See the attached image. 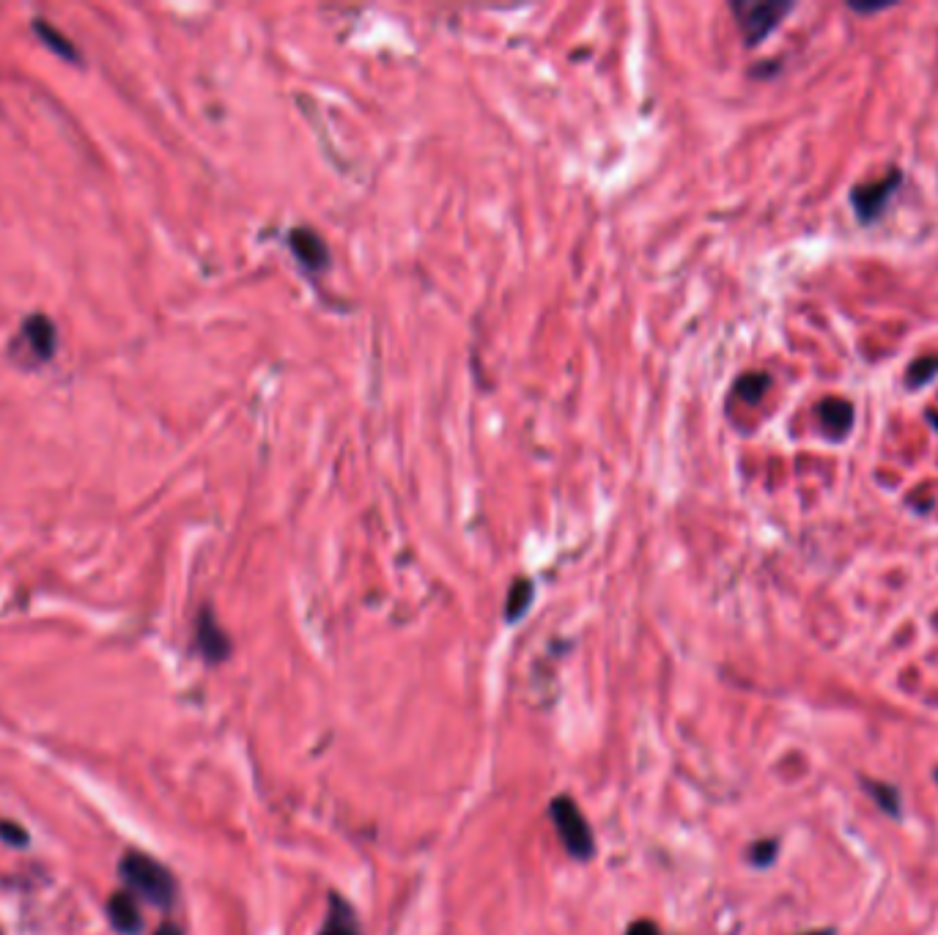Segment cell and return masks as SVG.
I'll return each instance as SVG.
<instances>
[{
    "label": "cell",
    "mask_w": 938,
    "mask_h": 935,
    "mask_svg": "<svg viewBox=\"0 0 938 935\" xmlns=\"http://www.w3.org/2000/svg\"><path fill=\"white\" fill-rule=\"evenodd\" d=\"M319 935H363L354 908L338 894H330V911H327V919H324Z\"/></svg>",
    "instance_id": "cell-10"
},
{
    "label": "cell",
    "mask_w": 938,
    "mask_h": 935,
    "mask_svg": "<svg viewBox=\"0 0 938 935\" xmlns=\"http://www.w3.org/2000/svg\"><path fill=\"white\" fill-rule=\"evenodd\" d=\"M0 840L9 842L14 848H25L28 845V831L22 829L20 823H14V820H0Z\"/></svg>",
    "instance_id": "cell-17"
},
{
    "label": "cell",
    "mask_w": 938,
    "mask_h": 935,
    "mask_svg": "<svg viewBox=\"0 0 938 935\" xmlns=\"http://www.w3.org/2000/svg\"><path fill=\"white\" fill-rule=\"evenodd\" d=\"M549 815H552V823H555V831L560 842H563V848L579 861H587L593 853H596V845H593V831H590V823L582 815V809L576 807L574 801L568 796H557L552 798V804H549Z\"/></svg>",
    "instance_id": "cell-4"
},
{
    "label": "cell",
    "mask_w": 938,
    "mask_h": 935,
    "mask_svg": "<svg viewBox=\"0 0 938 935\" xmlns=\"http://www.w3.org/2000/svg\"><path fill=\"white\" fill-rule=\"evenodd\" d=\"M768 384H771V379H768L766 373H749V376H744V379L736 384V393L741 395L744 401H749V404H755V401H760V395L768 390Z\"/></svg>",
    "instance_id": "cell-15"
},
{
    "label": "cell",
    "mask_w": 938,
    "mask_h": 935,
    "mask_svg": "<svg viewBox=\"0 0 938 935\" xmlns=\"http://www.w3.org/2000/svg\"><path fill=\"white\" fill-rule=\"evenodd\" d=\"M936 782H938V774H936Z\"/></svg>",
    "instance_id": "cell-23"
},
{
    "label": "cell",
    "mask_w": 938,
    "mask_h": 935,
    "mask_svg": "<svg viewBox=\"0 0 938 935\" xmlns=\"http://www.w3.org/2000/svg\"><path fill=\"white\" fill-rule=\"evenodd\" d=\"M154 935H182V930H179L176 925H162Z\"/></svg>",
    "instance_id": "cell-20"
},
{
    "label": "cell",
    "mask_w": 938,
    "mask_h": 935,
    "mask_svg": "<svg viewBox=\"0 0 938 935\" xmlns=\"http://www.w3.org/2000/svg\"><path fill=\"white\" fill-rule=\"evenodd\" d=\"M626 935H661V930L653 925L651 919H640V922H634V925L626 930Z\"/></svg>",
    "instance_id": "cell-19"
},
{
    "label": "cell",
    "mask_w": 938,
    "mask_h": 935,
    "mask_svg": "<svg viewBox=\"0 0 938 935\" xmlns=\"http://www.w3.org/2000/svg\"><path fill=\"white\" fill-rule=\"evenodd\" d=\"M107 916H110V922H113V927H116L118 933L135 935L140 927H143V916H140L138 903H135L132 892L110 894V900H107Z\"/></svg>",
    "instance_id": "cell-9"
},
{
    "label": "cell",
    "mask_w": 938,
    "mask_h": 935,
    "mask_svg": "<svg viewBox=\"0 0 938 935\" xmlns=\"http://www.w3.org/2000/svg\"><path fill=\"white\" fill-rule=\"evenodd\" d=\"M862 787L889 818H900V790L895 785H886V782H878V779L875 782L873 779H862Z\"/></svg>",
    "instance_id": "cell-11"
},
{
    "label": "cell",
    "mask_w": 938,
    "mask_h": 935,
    "mask_svg": "<svg viewBox=\"0 0 938 935\" xmlns=\"http://www.w3.org/2000/svg\"><path fill=\"white\" fill-rule=\"evenodd\" d=\"M533 593L535 587L530 579H516L511 585V593H508V604H505V620H511V623L519 620L533 604Z\"/></svg>",
    "instance_id": "cell-13"
},
{
    "label": "cell",
    "mask_w": 938,
    "mask_h": 935,
    "mask_svg": "<svg viewBox=\"0 0 938 935\" xmlns=\"http://www.w3.org/2000/svg\"><path fill=\"white\" fill-rule=\"evenodd\" d=\"M118 872L132 892H138L140 897H146L149 903L160 905V908H168L176 897V881H173L171 872L165 870L160 861L140 853V850L124 853Z\"/></svg>",
    "instance_id": "cell-1"
},
{
    "label": "cell",
    "mask_w": 938,
    "mask_h": 935,
    "mask_svg": "<svg viewBox=\"0 0 938 935\" xmlns=\"http://www.w3.org/2000/svg\"><path fill=\"white\" fill-rule=\"evenodd\" d=\"M730 11L736 14V22L747 47H757L777 31L779 22L793 11V3H788V0H736V3H730Z\"/></svg>",
    "instance_id": "cell-2"
},
{
    "label": "cell",
    "mask_w": 938,
    "mask_h": 935,
    "mask_svg": "<svg viewBox=\"0 0 938 935\" xmlns=\"http://www.w3.org/2000/svg\"><path fill=\"white\" fill-rule=\"evenodd\" d=\"M288 245L297 255L299 266L308 272H324L330 266V247L313 228H294L288 234Z\"/></svg>",
    "instance_id": "cell-6"
},
{
    "label": "cell",
    "mask_w": 938,
    "mask_h": 935,
    "mask_svg": "<svg viewBox=\"0 0 938 935\" xmlns=\"http://www.w3.org/2000/svg\"><path fill=\"white\" fill-rule=\"evenodd\" d=\"M895 3H862V0H851L848 3V9L856 11V14H864V17H870V14H878V11L892 9Z\"/></svg>",
    "instance_id": "cell-18"
},
{
    "label": "cell",
    "mask_w": 938,
    "mask_h": 935,
    "mask_svg": "<svg viewBox=\"0 0 938 935\" xmlns=\"http://www.w3.org/2000/svg\"><path fill=\"white\" fill-rule=\"evenodd\" d=\"M55 349H58V332L55 324L44 313H33L28 319L22 321L20 330L9 343V351L14 360L28 368H36L42 362L53 360Z\"/></svg>",
    "instance_id": "cell-3"
},
{
    "label": "cell",
    "mask_w": 938,
    "mask_h": 935,
    "mask_svg": "<svg viewBox=\"0 0 938 935\" xmlns=\"http://www.w3.org/2000/svg\"><path fill=\"white\" fill-rule=\"evenodd\" d=\"M928 423L933 425V428H936V431H938V415H936V412H933V409H928Z\"/></svg>",
    "instance_id": "cell-21"
},
{
    "label": "cell",
    "mask_w": 938,
    "mask_h": 935,
    "mask_svg": "<svg viewBox=\"0 0 938 935\" xmlns=\"http://www.w3.org/2000/svg\"><path fill=\"white\" fill-rule=\"evenodd\" d=\"M804 935H834V930L832 927H826V930H812V933H804Z\"/></svg>",
    "instance_id": "cell-22"
},
{
    "label": "cell",
    "mask_w": 938,
    "mask_h": 935,
    "mask_svg": "<svg viewBox=\"0 0 938 935\" xmlns=\"http://www.w3.org/2000/svg\"><path fill=\"white\" fill-rule=\"evenodd\" d=\"M777 853H779L777 840H760L752 845V850H749V861H752L755 867H771L774 859H777Z\"/></svg>",
    "instance_id": "cell-16"
},
{
    "label": "cell",
    "mask_w": 938,
    "mask_h": 935,
    "mask_svg": "<svg viewBox=\"0 0 938 935\" xmlns=\"http://www.w3.org/2000/svg\"><path fill=\"white\" fill-rule=\"evenodd\" d=\"M818 425L829 442H843L853 428V404L845 398H823L818 409Z\"/></svg>",
    "instance_id": "cell-8"
},
{
    "label": "cell",
    "mask_w": 938,
    "mask_h": 935,
    "mask_svg": "<svg viewBox=\"0 0 938 935\" xmlns=\"http://www.w3.org/2000/svg\"><path fill=\"white\" fill-rule=\"evenodd\" d=\"M33 31L42 36V42L47 44L50 50H55L58 55H64V58H69V61H75V64L80 61V53L72 47V42H69L61 31H55L53 25H50L47 20H33Z\"/></svg>",
    "instance_id": "cell-14"
},
{
    "label": "cell",
    "mask_w": 938,
    "mask_h": 935,
    "mask_svg": "<svg viewBox=\"0 0 938 935\" xmlns=\"http://www.w3.org/2000/svg\"><path fill=\"white\" fill-rule=\"evenodd\" d=\"M900 184H903V170L892 168L881 179L862 181V184L851 187V206L856 212V220L862 225L881 220V214L886 212V206H889Z\"/></svg>",
    "instance_id": "cell-5"
},
{
    "label": "cell",
    "mask_w": 938,
    "mask_h": 935,
    "mask_svg": "<svg viewBox=\"0 0 938 935\" xmlns=\"http://www.w3.org/2000/svg\"><path fill=\"white\" fill-rule=\"evenodd\" d=\"M938 376V354H922L917 360L911 362L906 368V387L908 390H919V387H925Z\"/></svg>",
    "instance_id": "cell-12"
},
{
    "label": "cell",
    "mask_w": 938,
    "mask_h": 935,
    "mask_svg": "<svg viewBox=\"0 0 938 935\" xmlns=\"http://www.w3.org/2000/svg\"><path fill=\"white\" fill-rule=\"evenodd\" d=\"M195 639H198V648H201L203 659L212 661V664H220V661L228 659V653H231V639H228V634L220 628V623L214 620L209 606H203L201 615H198Z\"/></svg>",
    "instance_id": "cell-7"
}]
</instances>
